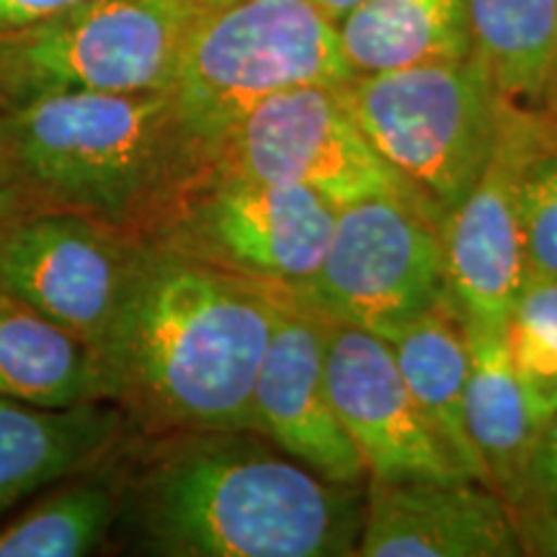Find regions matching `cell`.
<instances>
[{"label":"cell","instance_id":"cell-22","mask_svg":"<svg viewBox=\"0 0 557 557\" xmlns=\"http://www.w3.org/2000/svg\"><path fill=\"white\" fill-rule=\"evenodd\" d=\"M506 336L529 416L542 429L557 416V282H527Z\"/></svg>","mask_w":557,"mask_h":557},{"label":"cell","instance_id":"cell-12","mask_svg":"<svg viewBox=\"0 0 557 557\" xmlns=\"http://www.w3.org/2000/svg\"><path fill=\"white\" fill-rule=\"evenodd\" d=\"M325 380L333 408L380 483L470 480L438 444L403 380L393 346L377 333L323 320Z\"/></svg>","mask_w":557,"mask_h":557},{"label":"cell","instance_id":"cell-26","mask_svg":"<svg viewBox=\"0 0 557 557\" xmlns=\"http://www.w3.org/2000/svg\"><path fill=\"white\" fill-rule=\"evenodd\" d=\"M521 545L529 553L537 555H557V513L542 508L540 513H529L519 527Z\"/></svg>","mask_w":557,"mask_h":557},{"label":"cell","instance_id":"cell-1","mask_svg":"<svg viewBox=\"0 0 557 557\" xmlns=\"http://www.w3.org/2000/svg\"><path fill=\"white\" fill-rule=\"evenodd\" d=\"M357 485L320 478L248 431H163L124 444L120 532L163 557L357 555Z\"/></svg>","mask_w":557,"mask_h":557},{"label":"cell","instance_id":"cell-30","mask_svg":"<svg viewBox=\"0 0 557 557\" xmlns=\"http://www.w3.org/2000/svg\"><path fill=\"white\" fill-rule=\"evenodd\" d=\"M11 218H9V214H5L3 212V209H0V230H3V225H5V222H9Z\"/></svg>","mask_w":557,"mask_h":557},{"label":"cell","instance_id":"cell-6","mask_svg":"<svg viewBox=\"0 0 557 557\" xmlns=\"http://www.w3.org/2000/svg\"><path fill=\"white\" fill-rule=\"evenodd\" d=\"M199 0H86L0 32V111L70 94L171 90Z\"/></svg>","mask_w":557,"mask_h":557},{"label":"cell","instance_id":"cell-27","mask_svg":"<svg viewBox=\"0 0 557 557\" xmlns=\"http://www.w3.org/2000/svg\"><path fill=\"white\" fill-rule=\"evenodd\" d=\"M359 3H361V0H315L318 9L323 11L325 16H329L336 26L348 16V13L357 9Z\"/></svg>","mask_w":557,"mask_h":557},{"label":"cell","instance_id":"cell-8","mask_svg":"<svg viewBox=\"0 0 557 557\" xmlns=\"http://www.w3.org/2000/svg\"><path fill=\"white\" fill-rule=\"evenodd\" d=\"M212 173L297 184L338 209L395 197L436 214L374 150L348 109L344 86H297L248 109L222 135Z\"/></svg>","mask_w":557,"mask_h":557},{"label":"cell","instance_id":"cell-24","mask_svg":"<svg viewBox=\"0 0 557 557\" xmlns=\"http://www.w3.org/2000/svg\"><path fill=\"white\" fill-rule=\"evenodd\" d=\"M529 493L540 498L542 508L557 513V416L540 431L529 470Z\"/></svg>","mask_w":557,"mask_h":557},{"label":"cell","instance_id":"cell-25","mask_svg":"<svg viewBox=\"0 0 557 557\" xmlns=\"http://www.w3.org/2000/svg\"><path fill=\"white\" fill-rule=\"evenodd\" d=\"M78 3L86 0H0V32L21 29Z\"/></svg>","mask_w":557,"mask_h":557},{"label":"cell","instance_id":"cell-16","mask_svg":"<svg viewBox=\"0 0 557 557\" xmlns=\"http://www.w3.org/2000/svg\"><path fill=\"white\" fill-rule=\"evenodd\" d=\"M459 323L468 344L465 418L470 438L491 475L493 491L519 506L529 496V470L542 429L529 416L506 325Z\"/></svg>","mask_w":557,"mask_h":557},{"label":"cell","instance_id":"cell-11","mask_svg":"<svg viewBox=\"0 0 557 557\" xmlns=\"http://www.w3.org/2000/svg\"><path fill=\"white\" fill-rule=\"evenodd\" d=\"M534 150L537 127L511 103L478 184L442 218L449 289L459 320L506 325L527 287L519 178Z\"/></svg>","mask_w":557,"mask_h":557},{"label":"cell","instance_id":"cell-19","mask_svg":"<svg viewBox=\"0 0 557 557\" xmlns=\"http://www.w3.org/2000/svg\"><path fill=\"white\" fill-rule=\"evenodd\" d=\"M338 41L354 75L475 52L468 0H361L338 24Z\"/></svg>","mask_w":557,"mask_h":557},{"label":"cell","instance_id":"cell-21","mask_svg":"<svg viewBox=\"0 0 557 557\" xmlns=\"http://www.w3.org/2000/svg\"><path fill=\"white\" fill-rule=\"evenodd\" d=\"M472 45L508 101L545 96L557 58V0H468Z\"/></svg>","mask_w":557,"mask_h":557},{"label":"cell","instance_id":"cell-7","mask_svg":"<svg viewBox=\"0 0 557 557\" xmlns=\"http://www.w3.org/2000/svg\"><path fill=\"white\" fill-rule=\"evenodd\" d=\"M292 295L323 320L393 336L451 299L442 230L429 209L395 197L341 207L323 263Z\"/></svg>","mask_w":557,"mask_h":557},{"label":"cell","instance_id":"cell-4","mask_svg":"<svg viewBox=\"0 0 557 557\" xmlns=\"http://www.w3.org/2000/svg\"><path fill=\"white\" fill-rule=\"evenodd\" d=\"M344 96L374 150L442 218L478 184L513 103L478 52L354 75Z\"/></svg>","mask_w":557,"mask_h":557},{"label":"cell","instance_id":"cell-28","mask_svg":"<svg viewBox=\"0 0 557 557\" xmlns=\"http://www.w3.org/2000/svg\"><path fill=\"white\" fill-rule=\"evenodd\" d=\"M545 96H549V101H553V107H555V111H557V58H555L553 73H549V81H547Z\"/></svg>","mask_w":557,"mask_h":557},{"label":"cell","instance_id":"cell-14","mask_svg":"<svg viewBox=\"0 0 557 557\" xmlns=\"http://www.w3.org/2000/svg\"><path fill=\"white\" fill-rule=\"evenodd\" d=\"M357 555L513 557L524 545L504 500L475 480H372Z\"/></svg>","mask_w":557,"mask_h":557},{"label":"cell","instance_id":"cell-9","mask_svg":"<svg viewBox=\"0 0 557 557\" xmlns=\"http://www.w3.org/2000/svg\"><path fill=\"white\" fill-rule=\"evenodd\" d=\"M338 207L297 184L209 171L148 238L233 274L299 289L331 246Z\"/></svg>","mask_w":557,"mask_h":557},{"label":"cell","instance_id":"cell-3","mask_svg":"<svg viewBox=\"0 0 557 557\" xmlns=\"http://www.w3.org/2000/svg\"><path fill=\"white\" fill-rule=\"evenodd\" d=\"M171 90L70 94L0 111V209L148 235L212 169Z\"/></svg>","mask_w":557,"mask_h":557},{"label":"cell","instance_id":"cell-18","mask_svg":"<svg viewBox=\"0 0 557 557\" xmlns=\"http://www.w3.org/2000/svg\"><path fill=\"white\" fill-rule=\"evenodd\" d=\"M0 395L41 408L109 400L94 348L3 289Z\"/></svg>","mask_w":557,"mask_h":557},{"label":"cell","instance_id":"cell-29","mask_svg":"<svg viewBox=\"0 0 557 557\" xmlns=\"http://www.w3.org/2000/svg\"><path fill=\"white\" fill-rule=\"evenodd\" d=\"M205 9H220V5H227V3H235V0H199Z\"/></svg>","mask_w":557,"mask_h":557},{"label":"cell","instance_id":"cell-15","mask_svg":"<svg viewBox=\"0 0 557 557\" xmlns=\"http://www.w3.org/2000/svg\"><path fill=\"white\" fill-rule=\"evenodd\" d=\"M132 421L111 400L41 408L0 395V521L129 442Z\"/></svg>","mask_w":557,"mask_h":557},{"label":"cell","instance_id":"cell-2","mask_svg":"<svg viewBox=\"0 0 557 557\" xmlns=\"http://www.w3.org/2000/svg\"><path fill=\"white\" fill-rule=\"evenodd\" d=\"M289 292L148 238L96 354L107 398L143 434L253 431V387Z\"/></svg>","mask_w":557,"mask_h":557},{"label":"cell","instance_id":"cell-5","mask_svg":"<svg viewBox=\"0 0 557 557\" xmlns=\"http://www.w3.org/2000/svg\"><path fill=\"white\" fill-rule=\"evenodd\" d=\"M351 78L338 26L315 0H235L201 11L171 94L214 158L222 135L259 101Z\"/></svg>","mask_w":557,"mask_h":557},{"label":"cell","instance_id":"cell-10","mask_svg":"<svg viewBox=\"0 0 557 557\" xmlns=\"http://www.w3.org/2000/svg\"><path fill=\"white\" fill-rule=\"evenodd\" d=\"M145 246V235L86 214H21L0 230V289L99 354Z\"/></svg>","mask_w":557,"mask_h":557},{"label":"cell","instance_id":"cell-13","mask_svg":"<svg viewBox=\"0 0 557 557\" xmlns=\"http://www.w3.org/2000/svg\"><path fill=\"white\" fill-rule=\"evenodd\" d=\"M253 434L331 483L359 485L367 475L331 400L323 318L299 305L292 292L276 312L253 387Z\"/></svg>","mask_w":557,"mask_h":557},{"label":"cell","instance_id":"cell-23","mask_svg":"<svg viewBox=\"0 0 557 557\" xmlns=\"http://www.w3.org/2000/svg\"><path fill=\"white\" fill-rule=\"evenodd\" d=\"M529 282H557V152H537L519 178Z\"/></svg>","mask_w":557,"mask_h":557},{"label":"cell","instance_id":"cell-17","mask_svg":"<svg viewBox=\"0 0 557 557\" xmlns=\"http://www.w3.org/2000/svg\"><path fill=\"white\" fill-rule=\"evenodd\" d=\"M385 341L393 346L403 380L438 444L465 475L493 487L465 418L468 344L455 299L410 320Z\"/></svg>","mask_w":557,"mask_h":557},{"label":"cell","instance_id":"cell-20","mask_svg":"<svg viewBox=\"0 0 557 557\" xmlns=\"http://www.w3.org/2000/svg\"><path fill=\"white\" fill-rule=\"evenodd\" d=\"M122 449L39 493L0 524V557H83L109 545L120 513Z\"/></svg>","mask_w":557,"mask_h":557}]
</instances>
